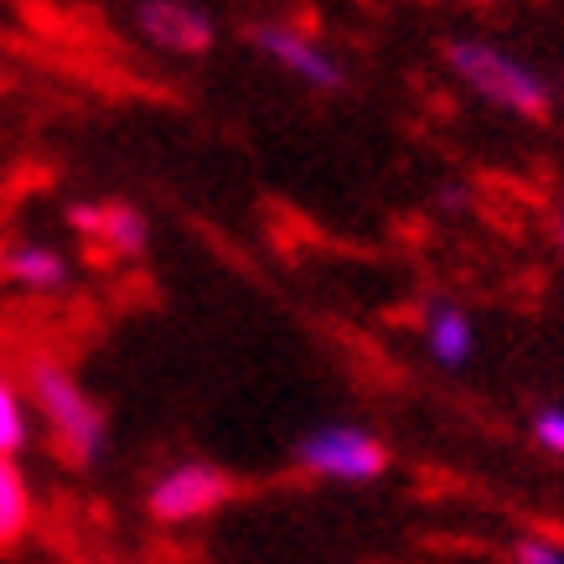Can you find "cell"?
I'll use <instances>...</instances> for the list:
<instances>
[{
  "label": "cell",
  "mask_w": 564,
  "mask_h": 564,
  "mask_svg": "<svg viewBox=\"0 0 564 564\" xmlns=\"http://www.w3.org/2000/svg\"><path fill=\"white\" fill-rule=\"evenodd\" d=\"M99 243L109 249V254H120V259H145V249H151V218H145V207L104 203Z\"/></svg>",
  "instance_id": "10"
},
{
  "label": "cell",
  "mask_w": 564,
  "mask_h": 564,
  "mask_svg": "<svg viewBox=\"0 0 564 564\" xmlns=\"http://www.w3.org/2000/svg\"><path fill=\"white\" fill-rule=\"evenodd\" d=\"M21 389L32 399L36 420L47 425L52 451H57L73 471H94V466L109 456V410L88 393V383L73 373L63 358H52V352L26 358Z\"/></svg>",
  "instance_id": "1"
},
{
  "label": "cell",
  "mask_w": 564,
  "mask_h": 564,
  "mask_svg": "<svg viewBox=\"0 0 564 564\" xmlns=\"http://www.w3.org/2000/svg\"><path fill=\"white\" fill-rule=\"evenodd\" d=\"M239 497V477L223 471L218 462H203V456H182V462L161 466L151 481H145V518L155 529H187V523H203V518L223 513L228 502Z\"/></svg>",
  "instance_id": "2"
},
{
  "label": "cell",
  "mask_w": 564,
  "mask_h": 564,
  "mask_svg": "<svg viewBox=\"0 0 564 564\" xmlns=\"http://www.w3.org/2000/svg\"><path fill=\"white\" fill-rule=\"evenodd\" d=\"M445 63H451V73L462 84L477 88L481 99L502 104L513 115H529V120H544L549 115V88L539 84V73H529L508 52L487 47L477 36H456V42H445Z\"/></svg>",
  "instance_id": "4"
},
{
  "label": "cell",
  "mask_w": 564,
  "mask_h": 564,
  "mask_svg": "<svg viewBox=\"0 0 564 564\" xmlns=\"http://www.w3.org/2000/svg\"><path fill=\"white\" fill-rule=\"evenodd\" d=\"M32 399L11 373H0V456L21 462L26 445H32Z\"/></svg>",
  "instance_id": "11"
},
{
  "label": "cell",
  "mask_w": 564,
  "mask_h": 564,
  "mask_svg": "<svg viewBox=\"0 0 564 564\" xmlns=\"http://www.w3.org/2000/svg\"><path fill=\"white\" fill-rule=\"evenodd\" d=\"M68 228L73 234H84V239H99V228H104V203H68Z\"/></svg>",
  "instance_id": "14"
},
{
  "label": "cell",
  "mask_w": 564,
  "mask_h": 564,
  "mask_svg": "<svg viewBox=\"0 0 564 564\" xmlns=\"http://www.w3.org/2000/svg\"><path fill=\"white\" fill-rule=\"evenodd\" d=\"M291 462L316 481H337V487H368L389 471V445L378 441L373 430L332 420V425L306 430L291 445Z\"/></svg>",
  "instance_id": "3"
},
{
  "label": "cell",
  "mask_w": 564,
  "mask_h": 564,
  "mask_svg": "<svg viewBox=\"0 0 564 564\" xmlns=\"http://www.w3.org/2000/svg\"><path fill=\"white\" fill-rule=\"evenodd\" d=\"M36 529V492L21 462H6L0 456V554H11L32 539Z\"/></svg>",
  "instance_id": "8"
},
{
  "label": "cell",
  "mask_w": 564,
  "mask_h": 564,
  "mask_svg": "<svg viewBox=\"0 0 564 564\" xmlns=\"http://www.w3.org/2000/svg\"><path fill=\"white\" fill-rule=\"evenodd\" d=\"M533 441L544 445V451H554V456H564V410L560 404H549V410L533 414Z\"/></svg>",
  "instance_id": "12"
},
{
  "label": "cell",
  "mask_w": 564,
  "mask_h": 564,
  "mask_svg": "<svg viewBox=\"0 0 564 564\" xmlns=\"http://www.w3.org/2000/svg\"><path fill=\"white\" fill-rule=\"evenodd\" d=\"M130 32L172 57H203L218 47V21L197 0H130Z\"/></svg>",
  "instance_id": "5"
},
{
  "label": "cell",
  "mask_w": 564,
  "mask_h": 564,
  "mask_svg": "<svg viewBox=\"0 0 564 564\" xmlns=\"http://www.w3.org/2000/svg\"><path fill=\"white\" fill-rule=\"evenodd\" d=\"M243 42L259 52V57H270L274 68H285L291 78H301L306 88H322V94H343L347 88V68L322 47V42H311L306 32H295L291 21H249L243 26Z\"/></svg>",
  "instance_id": "6"
},
{
  "label": "cell",
  "mask_w": 564,
  "mask_h": 564,
  "mask_svg": "<svg viewBox=\"0 0 564 564\" xmlns=\"http://www.w3.org/2000/svg\"><path fill=\"white\" fill-rule=\"evenodd\" d=\"M73 280H78V270H73V259L57 243H42V239L0 243V285L26 295H63L73 291Z\"/></svg>",
  "instance_id": "7"
},
{
  "label": "cell",
  "mask_w": 564,
  "mask_h": 564,
  "mask_svg": "<svg viewBox=\"0 0 564 564\" xmlns=\"http://www.w3.org/2000/svg\"><path fill=\"white\" fill-rule=\"evenodd\" d=\"M420 332H425L430 358L441 362V368H462V362L471 358V347H477V332H471V322H466V311L451 306V301H435V306H425V322H420Z\"/></svg>",
  "instance_id": "9"
},
{
  "label": "cell",
  "mask_w": 564,
  "mask_h": 564,
  "mask_svg": "<svg viewBox=\"0 0 564 564\" xmlns=\"http://www.w3.org/2000/svg\"><path fill=\"white\" fill-rule=\"evenodd\" d=\"M513 564H564V549L554 544V539L529 533V539H518L513 544Z\"/></svg>",
  "instance_id": "13"
},
{
  "label": "cell",
  "mask_w": 564,
  "mask_h": 564,
  "mask_svg": "<svg viewBox=\"0 0 564 564\" xmlns=\"http://www.w3.org/2000/svg\"><path fill=\"white\" fill-rule=\"evenodd\" d=\"M560 249H564V213H560Z\"/></svg>",
  "instance_id": "15"
}]
</instances>
